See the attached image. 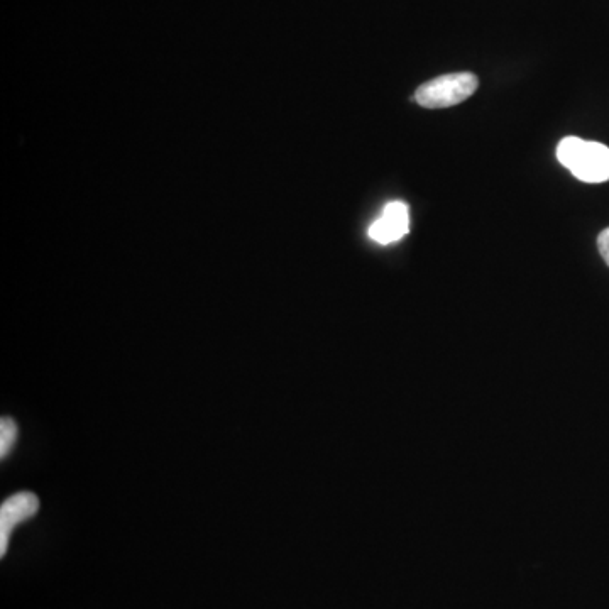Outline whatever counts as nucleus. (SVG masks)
<instances>
[{
    "label": "nucleus",
    "mask_w": 609,
    "mask_h": 609,
    "mask_svg": "<svg viewBox=\"0 0 609 609\" xmlns=\"http://www.w3.org/2000/svg\"><path fill=\"white\" fill-rule=\"evenodd\" d=\"M557 160L584 183H604L609 180V148L596 141L564 138L557 146Z\"/></svg>",
    "instance_id": "obj_1"
},
{
    "label": "nucleus",
    "mask_w": 609,
    "mask_h": 609,
    "mask_svg": "<svg viewBox=\"0 0 609 609\" xmlns=\"http://www.w3.org/2000/svg\"><path fill=\"white\" fill-rule=\"evenodd\" d=\"M478 87L479 80L474 73H449L423 83L413 99L425 109H447L462 104Z\"/></svg>",
    "instance_id": "obj_2"
},
{
    "label": "nucleus",
    "mask_w": 609,
    "mask_h": 609,
    "mask_svg": "<svg viewBox=\"0 0 609 609\" xmlns=\"http://www.w3.org/2000/svg\"><path fill=\"white\" fill-rule=\"evenodd\" d=\"M39 510L38 496L29 491L7 498L0 508V554H6L9 538L16 525L33 518Z\"/></svg>",
    "instance_id": "obj_3"
},
{
    "label": "nucleus",
    "mask_w": 609,
    "mask_h": 609,
    "mask_svg": "<svg viewBox=\"0 0 609 609\" xmlns=\"http://www.w3.org/2000/svg\"><path fill=\"white\" fill-rule=\"evenodd\" d=\"M410 231V215L403 202H391L386 205L383 214L369 227V237L378 244H391L400 241Z\"/></svg>",
    "instance_id": "obj_4"
},
{
    "label": "nucleus",
    "mask_w": 609,
    "mask_h": 609,
    "mask_svg": "<svg viewBox=\"0 0 609 609\" xmlns=\"http://www.w3.org/2000/svg\"><path fill=\"white\" fill-rule=\"evenodd\" d=\"M17 440V425L12 418L4 417L0 422V456L2 459L11 452Z\"/></svg>",
    "instance_id": "obj_5"
},
{
    "label": "nucleus",
    "mask_w": 609,
    "mask_h": 609,
    "mask_svg": "<svg viewBox=\"0 0 609 609\" xmlns=\"http://www.w3.org/2000/svg\"><path fill=\"white\" fill-rule=\"evenodd\" d=\"M598 249L601 256H603L604 263L609 266V227L599 234Z\"/></svg>",
    "instance_id": "obj_6"
}]
</instances>
